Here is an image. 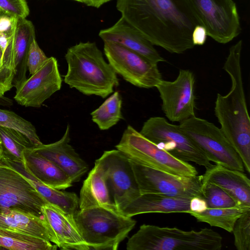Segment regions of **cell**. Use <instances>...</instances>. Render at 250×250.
Listing matches in <instances>:
<instances>
[{
    "label": "cell",
    "mask_w": 250,
    "mask_h": 250,
    "mask_svg": "<svg viewBox=\"0 0 250 250\" xmlns=\"http://www.w3.org/2000/svg\"><path fill=\"white\" fill-rule=\"evenodd\" d=\"M116 8L153 45L176 54L194 47L192 33L201 24L188 0H117Z\"/></svg>",
    "instance_id": "6da1fadb"
},
{
    "label": "cell",
    "mask_w": 250,
    "mask_h": 250,
    "mask_svg": "<svg viewBox=\"0 0 250 250\" xmlns=\"http://www.w3.org/2000/svg\"><path fill=\"white\" fill-rule=\"evenodd\" d=\"M242 41L229 48L223 69L231 82L229 91L217 94L214 113L220 129L250 172V119L243 84L241 56Z\"/></svg>",
    "instance_id": "7a4b0ae2"
},
{
    "label": "cell",
    "mask_w": 250,
    "mask_h": 250,
    "mask_svg": "<svg viewBox=\"0 0 250 250\" xmlns=\"http://www.w3.org/2000/svg\"><path fill=\"white\" fill-rule=\"evenodd\" d=\"M65 59L67 71L64 82L84 95L105 98L119 84L117 74L94 42H80L69 47Z\"/></svg>",
    "instance_id": "3957f363"
},
{
    "label": "cell",
    "mask_w": 250,
    "mask_h": 250,
    "mask_svg": "<svg viewBox=\"0 0 250 250\" xmlns=\"http://www.w3.org/2000/svg\"><path fill=\"white\" fill-rule=\"evenodd\" d=\"M223 238L208 228L185 231L143 224L129 238L127 250H220Z\"/></svg>",
    "instance_id": "277c9868"
},
{
    "label": "cell",
    "mask_w": 250,
    "mask_h": 250,
    "mask_svg": "<svg viewBox=\"0 0 250 250\" xmlns=\"http://www.w3.org/2000/svg\"><path fill=\"white\" fill-rule=\"evenodd\" d=\"M89 250H116L134 228L136 221L122 215L116 207L79 209L74 216Z\"/></svg>",
    "instance_id": "5b68a950"
},
{
    "label": "cell",
    "mask_w": 250,
    "mask_h": 250,
    "mask_svg": "<svg viewBox=\"0 0 250 250\" xmlns=\"http://www.w3.org/2000/svg\"><path fill=\"white\" fill-rule=\"evenodd\" d=\"M115 147L129 160L141 165L177 175H198L193 166L160 148L130 125Z\"/></svg>",
    "instance_id": "8992f818"
},
{
    "label": "cell",
    "mask_w": 250,
    "mask_h": 250,
    "mask_svg": "<svg viewBox=\"0 0 250 250\" xmlns=\"http://www.w3.org/2000/svg\"><path fill=\"white\" fill-rule=\"evenodd\" d=\"M180 123V129L194 142L209 161L228 168L244 171L241 159L220 128L196 116Z\"/></svg>",
    "instance_id": "52a82bcc"
},
{
    "label": "cell",
    "mask_w": 250,
    "mask_h": 250,
    "mask_svg": "<svg viewBox=\"0 0 250 250\" xmlns=\"http://www.w3.org/2000/svg\"><path fill=\"white\" fill-rule=\"evenodd\" d=\"M140 133L175 157L185 162H192L206 169L213 165L194 142L179 128L162 117L147 120Z\"/></svg>",
    "instance_id": "ba28073f"
},
{
    "label": "cell",
    "mask_w": 250,
    "mask_h": 250,
    "mask_svg": "<svg viewBox=\"0 0 250 250\" xmlns=\"http://www.w3.org/2000/svg\"><path fill=\"white\" fill-rule=\"evenodd\" d=\"M47 203L26 178L0 161V213L15 210L43 218Z\"/></svg>",
    "instance_id": "9c48e42d"
},
{
    "label": "cell",
    "mask_w": 250,
    "mask_h": 250,
    "mask_svg": "<svg viewBox=\"0 0 250 250\" xmlns=\"http://www.w3.org/2000/svg\"><path fill=\"white\" fill-rule=\"evenodd\" d=\"M208 36L225 44L241 31L240 17L233 0H188Z\"/></svg>",
    "instance_id": "30bf717a"
},
{
    "label": "cell",
    "mask_w": 250,
    "mask_h": 250,
    "mask_svg": "<svg viewBox=\"0 0 250 250\" xmlns=\"http://www.w3.org/2000/svg\"><path fill=\"white\" fill-rule=\"evenodd\" d=\"M129 161L140 194L157 193L188 199L202 197V175H174Z\"/></svg>",
    "instance_id": "8fae6325"
},
{
    "label": "cell",
    "mask_w": 250,
    "mask_h": 250,
    "mask_svg": "<svg viewBox=\"0 0 250 250\" xmlns=\"http://www.w3.org/2000/svg\"><path fill=\"white\" fill-rule=\"evenodd\" d=\"M104 42L108 63L126 81L139 87L151 88L163 80L157 63L116 42Z\"/></svg>",
    "instance_id": "7c38bea8"
},
{
    "label": "cell",
    "mask_w": 250,
    "mask_h": 250,
    "mask_svg": "<svg viewBox=\"0 0 250 250\" xmlns=\"http://www.w3.org/2000/svg\"><path fill=\"white\" fill-rule=\"evenodd\" d=\"M195 77L189 70L180 69L173 81L162 80L156 86L162 109L171 122H182L195 116Z\"/></svg>",
    "instance_id": "4fadbf2b"
},
{
    "label": "cell",
    "mask_w": 250,
    "mask_h": 250,
    "mask_svg": "<svg viewBox=\"0 0 250 250\" xmlns=\"http://www.w3.org/2000/svg\"><path fill=\"white\" fill-rule=\"evenodd\" d=\"M100 158L106 167L108 188L119 211L140 195L130 161L118 149L105 151Z\"/></svg>",
    "instance_id": "5bb4252c"
},
{
    "label": "cell",
    "mask_w": 250,
    "mask_h": 250,
    "mask_svg": "<svg viewBox=\"0 0 250 250\" xmlns=\"http://www.w3.org/2000/svg\"><path fill=\"white\" fill-rule=\"evenodd\" d=\"M62 83L57 60L53 57H49L16 90L14 99L26 107H40L46 100L61 89Z\"/></svg>",
    "instance_id": "9a60e30c"
},
{
    "label": "cell",
    "mask_w": 250,
    "mask_h": 250,
    "mask_svg": "<svg viewBox=\"0 0 250 250\" xmlns=\"http://www.w3.org/2000/svg\"><path fill=\"white\" fill-rule=\"evenodd\" d=\"M70 126L68 124L63 135L59 141L31 148L60 167L69 176L73 183L81 180L87 171L88 167L70 145Z\"/></svg>",
    "instance_id": "2e32d148"
},
{
    "label": "cell",
    "mask_w": 250,
    "mask_h": 250,
    "mask_svg": "<svg viewBox=\"0 0 250 250\" xmlns=\"http://www.w3.org/2000/svg\"><path fill=\"white\" fill-rule=\"evenodd\" d=\"M99 36L104 42L118 43L154 63L166 61L154 45L122 17L112 26L100 30Z\"/></svg>",
    "instance_id": "e0dca14e"
},
{
    "label": "cell",
    "mask_w": 250,
    "mask_h": 250,
    "mask_svg": "<svg viewBox=\"0 0 250 250\" xmlns=\"http://www.w3.org/2000/svg\"><path fill=\"white\" fill-rule=\"evenodd\" d=\"M43 219L56 238L57 246L64 250H89L76 225L74 216L49 203L42 208Z\"/></svg>",
    "instance_id": "ac0fdd59"
},
{
    "label": "cell",
    "mask_w": 250,
    "mask_h": 250,
    "mask_svg": "<svg viewBox=\"0 0 250 250\" xmlns=\"http://www.w3.org/2000/svg\"><path fill=\"white\" fill-rule=\"evenodd\" d=\"M202 184H213L224 190L236 206L250 208V180L242 171L212 165L202 175Z\"/></svg>",
    "instance_id": "d6986e66"
},
{
    "label": "cell",
    "mask_w": 250,
    "mask_h": 250,
    "mask_svg": "<svg viewBox=\"0 0 250 250\" xmlns=\"http://www.w3.org/2000/svg\"><path fill=\"white\" fill-rule=\"evenodd\" d=\"M190 199L157 193L143 194L128 202L119 211L128 217L147 213H189Z\"/></svg>",
    "instance_id": "ffe728a7"
},
{
    "label": "cell",
    "mask_w": 250,
    "mask_h": 250,
    "mask_svg": "<svg viewBox=\"0 0 250 250\" xmlns=\"http://www.w3.org/2000/svg\"><path fill=\"white\" fill-rule=\"evenodd\" d=\"M101 206L116 207L110 197L106 167L100 158L95 161L94 167L83 182L79 209Z\"/></svg>",
    "instance_id": "44dd1931"
},
{
    "label": "cell",
    "mask_w": 250,
    "mask_h": 250,
    "mask_svg": "<svg viewBox=\"0 0 250 250\" xmlns=\"http://www.w3.org/2000/svg\"><path fill=\"white\" fill-rule=\"evenodd\" d=\"M23 157L22 163L26 170L46 186L60 190L72 186L71 179L63 170L31 147L23 151Z\"/></svg>",
    "instance_id": "7402d4cb"
},
{
    "label": "cell",
    "mask_w": 250,
    "mask_h": 250,
    "mask_svg": "<svg viewBox=\"0 0 250 250\" xmlns=\"http://www.w3.org/2000/svg\"><path fill=\"white\" fill-rule=\"evenodd\" d=\"M0 161L14 168L26 178L48 203L72 216H74L79 211V198L76 193L62 191L46 186L27 171L22 162L3 159H1Z\"/></svg>",
    "instance_id": "603a6c76"
},
{
    "label": "cell",
    "mask_w": 250,
    "mask_h": 250,
    "mask_svg": "<svg viewBox=\"0 0 250 250\" xmlns=\"http://www.w3.org/2000/svg\"><path fill=\"white\" fill-rule=\"evenodd\" d=\"M0 229L33 235L57 244L51 229L43 218L21 212L10 210L0 213Z\"/></svg>",
    "instance_id": "cb8c5ba5"
},
{
    "label": "cell",
    "mask_w": 250,
    "mask_h": 250,
    "mask_svg": "<svg viewBox=\"0 0 250 250\" xmlns=\"http://www.w3.org/2000/svg\"><path fill=\"white\" fill-rule=\"evenodd\" d=\"M35 38L32 22L26 19H18L13 47L15 75L12 84L16 90L27 79L28 51L32 41Z\"/></svg>",
    "instance_id": "d4e9b609"
},
{
    "label": "cell",
    "mask_w": 250,
    "mask_h": 250,
    "mask_svg": "<svg viewBox=\"0 0 250 250\" xmlns=\"http://www.w3.org/2000/svg\"><path fill=\"white\" fill-rule=\"evenodd\" d=\"M51 242L25 233L0 229V249L11 250H56Z\"/></svg>",
    "instance_id": "484cf974"
},
{
    "label": "cell",
    "mask_w": 250,
    "mask_h": 250,
    "mask_svg": "<svg viewBox=\"0 0 250 250\" xmlns=\"http://www.w3.org/2000/svg\"><path fill=\"white\" fill-rule=\"evenodd\" d=\"M250 208L234 206L224 208H207L200 212H190L191 216L199 222H204L212 227L221 228L231 232L237 219L244 212Z\"/></svg>",
    "instance_id": "4316f807"
},
{
    "label": "cell",
    "mask_w": 250,
    "mask_h": 250,
    "mask_svg": "<svg viewBox=\"0 0 250 250\" xmlns=\"http://www.w3.org/2000/svg\"><path fill=\"white\" fill-rule=\"evenodd\" d=\"M34 146L22 133L0 126V155L1 159L23 162V152Z\"/></svg>",
    "instance_id": "83f0119b"
},
{
    "label": "cell",
    "mask_w": 250,
    "mask_h": 250,
    "mask_svg": "<svg viewBox=\"0 0 250 250\" xmlns=\"http://www.w3.org/2000/svg\"><path fill=\"white\" fill-rule=\"evenodd\" d=\"M122 104L119 92H115L90 113L92 120L100 129H108L124 119L121 112Z\"/></svg>",
    "instance_id": "f1b7e54d"
},
{
    "label": "cell",
    "mask_w": 250,
    "mask_h": 250,
    "mask_svg": "<svg viewBox=\"0 0 250 250\" xmlns=\"http://www.w3.org/2000/svg\"><path fill=\"white\" fill-rule=\"evenodd\" d=\"M0 126L20 132L29 140L34 146L42 144L35 126L12 111L0 109Z\"/></svg>",
    "instance_id": "f546056e"
},
{
    "label": "cell",
    "mask_w": 250,
    "mask_h": 250,
    "mask_svg": "<svg viewBox=\"0 0 250 250\" xmlns=\"http://www.w3.org/2000/svg\"><path fill=\"white\" fill-rule=\"evenodd\" d=\"M201 192L208 208H230L236 206L234 201L224 190L213 184H202Z\"/></svg>",
    "instance_id": "4dcf8cb0"
},
{
    "label": "cell",
    "mask_w": 250,
    "mask_h": 250,
    "mask_svg": "<svg viewBox=\"0 0 250 250\" xmlns=\"http://www.w3.org/2000/svg\"><path fill=\"white\" fill-rule=\"evenodd\" d=\"M234 246L238 250H250V208L236 221L232 231Z\"/></svg>",
    "instance_id": "1f68e13d"
},
{
    "label": "cell",
    "mask_w": 250,
    "mask_h": 250,
    "mask_svg": "<svg viewBox=\"0 0 250 250\" xmlns=\"http://www.w3.org/2000/svg\"><path fill=\"white\" fill-rule=\"evenodd\" d=\"M0 10L18 19H26L29 14L25 0H0Z\"/></svg>",
    "instance_id": "d6a6232c"
},
{
    "label": "cell",
    "mask_w": 250,
    "mask_h": 250,
    "mask_svg": "<svg viewBox=\"0 0 250 250\" xmlns=\"http://www.w3.org/2000/svg\"><path fill=\"white\" fill-rule=\"evenodd\" d=\"M48 58L39 46L36 38L32 41L28 51L27 68L30 75L34 74L45 62Z\"/></svg>",
    "instance_id": "836d02e7"
},
{
    "label": "cell",
    "mask_w": 250,
    "mask_h": 250,
    "mask_svg": "<svg viewBox=\"0 0 250 250\" xmlns=\"http://www.w3.org/2000/svg\"><path fill=\"white\" fill-rule=\"evenodd\" d=\"M18 19L1 12L0 13V33L11 36L15 31Z\"/></svg>",
    "instance_id": "e575fe53"
},
{
    "label": "cell",
    "mask_w": 250,
    "mask_h": 250,
    "mask_svg": "<svg viewBox=\"0 0 250 250\" xmlns=\"http://www.w3.org/2000/svg\"><path fill=\"white\" fill-rule=\"evenodd\" d=\"M208 36L206 28L201 25H196L192 33V41L195 45H203Z\"/></svg>",
    "instance_id": "d590c367"
},
{
    "label": "cell",
    "mask_w": 250,
    "mask_h": 250,
    "mask_svg": "<svg viewBox=\"0 0 250 250\" xmlns=\"http://www.w3.org/2000/svg\"><path fill=\"white\" fill-rule=\"evenodd\" d=\"M207 208V202L203 197L195 196L190 199V212H200L204 211Z\"/></svg>",
    "instance_id": "8d00e7d4"
},
{
    "label": "cell",
    "mask_w": 250,
    "mask_h": 250,
    "mask_svg": "<svg viewBox=\"0 0 250 250\" xmlns=\"http://www.w3.org/2000/svg\"><path fill=\"white\" fill-rule=\"evenodd\" d=\"M110 0H80V2L83 3L87 6L98 8Z\"/></svg>",
    "instance_id": "74e56055"
},
{
    "label": "cell",
    "mask_w": 250,
    "mask_h": 250,
    "mask_svg": "<svg viewBox=\"0 0 250 250\" xmlns=\"http://www.w3.org/2000/svg\"><path fill=\"white\" fill-rule=\"evenodd\" d=\"M9 37L4 33H0V47L2 54L6 48Z\"/></svg>",
    "instance_id": "f35d334b"
},
{
    "label": "cell",
    "mask_w": 250,
    "mask_h": 250,
    "mask_svg": "<svg viewBox=\"0 0 250 250\" xmlns=\"http://www.w3.org/2000/svg\"><path fill=\"white\" fill-rule=\"evenodd\" d=\"M12 104V101L4 97H0V105H10Z\"/></svg>",
    "instance_id": "ab89813d"
},
{
    "label": "cell",
    "mask_w": 250,
    "mask_h": 250,
    "mask_svg": "<svg viewBox=\"0 0 250 250\" xmlns=\"http://www.w3.org/2000/svg\"><path fill=\"white\" fill-rule=\"evenodd\" d=\"M2 52L0 47V63L1 62V58H2Z\"/></svg>",
    "instance_id": "60d3db41"
},
{
    "label": "cell",
    "mask_w": 250,
    "mask_h": 250,
    "mask_svg": "<svg viewBox=\"0 0 250 250\" xmlns=\"http://www.w3.org/2000/svg\"><path fill=\"white\" fill-rule=\"evenodd\" d=\"M72 0L80 2V0Z\"/></svg>",
    "instance_id": "b9f144b4"
},
{
    "label": "cell",
    "mask_w": 250,
    "mask_h": 250,
    "mask_svg": "<svg viewBox=\"0 0 250 250\" xmlns=\"http://www.w3.org/2000/svg\"><path fill=\"white\" fill-rule=\"evenodd\" d=\"M0 160H1V157H0Z\"/></svg>",
    "instance_id": "7bdbcfd3"
},
{
    "label": "cell",
    "mask_w": 250,
    "mask_h": 250,
    "mask_svg": "<svg viewBox=\"0 0 250 250\" xmlns=\"http://www.w3.org/2000/svg\"><path fill=\"white\" fill-rule=\"evenodd\" d=\"M1 13V11L0 10V13Z\"/></svg>",
    "instance_id": "ee69618b"
}]
</instances>
